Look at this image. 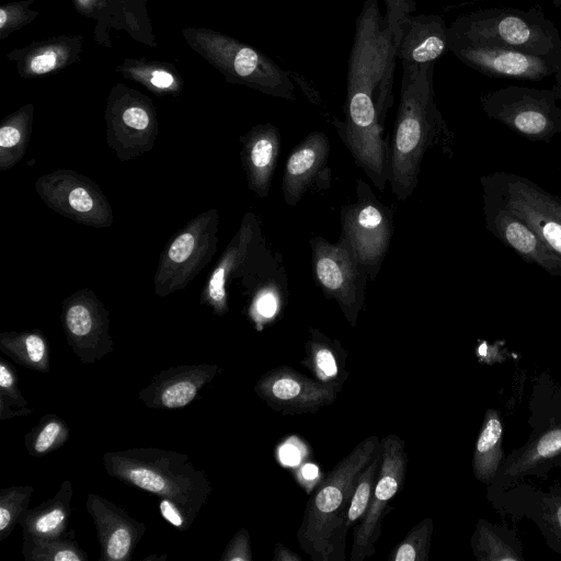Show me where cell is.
Masks as SVG:
<instances>
[{
    "mask_svg": "<svg viewBox=\"0 0 561 561\" xmlns=\"http://www.w3.org/2000/svg\"><path fill=\"white\" fill-rule=\"evenodd\" d=\"M221 561H251L252 552L250 536L247 529L242 528L232 537L227 545Z\"/></svg>",
    "mask_w": 561,
    "mask_h": 561,
    "instance_id": "obj_36",
    "label": "cell"
},
{
    "mask_svg": "<svg viewBox=\"0 0 561 561\" xmlns=\"http://www.w3.org/2000/svg\"><path fill=\"white\" fill-rule=\"evenodd\" d=\"M396 47L402 65L436 62L449 49L448 26L437 14H408L400 22Z\"/></svg>",
    "mask_w": 561,
    "mask_h": 561,
    "instance_id": "obj_18",
    "label": "cell"
},
{
    "mask_svg": "<svg viewBox=\"0 0 561 561\" xmlns=\"http://www.w3.org/2000/svg\"><path fill=\"white\" fill-rule=\"evenodd\" d=\"M449 50L481 72L519 80H541L557 73L561 67V56H538L506 47L450 45Z\"/></svg>",
    "mask_w": 561,
    "mask_h": 561,
    "instance_id": "obj_13",
    "label": "cell"
},
{
    "mask_svg": "<svg viewBox=\"0 0 561 561\" xmlns=\"http://www.w3.org/2000/svg\"><path fill=\"white\" fill-rule=\"evenodd\" d=\"M380 447L378 436L359 442L309 497L297 540L312 561H344V524L357 477Z\"/></svg>",
    "mask_w": 561,
    "mask_h": 561,
    "instance_id": "obj_3",
    "label": "cell"
},
{
    "mask_svg": "<svg viewBox=\"0 0 561 561\" xmlns=\"http://www.w3.org/2000/svg\"><path fill=\"white\" fill-rule=\"evenodd\" d=\"M69 204L75 210L85 213L92 208L93 201L84 188L76 187L69 194Z\"/></svg>",
    "mask_w": 561,
    "mask_h": 561,
    "instance_id": "obj_40",
    "label": "cell"
},
{
    "mask_svg": "<svg viewBox=\"0 0 561 561\" xmlns=\"http://www.w3.org/2000/svg\"><path fill=\"white\" fill-rule=\"evenodd\" d=\"M330 148L324 133L311 131L291 150L282 180L283 197L288 206H296L322 173L328 171Z\"/></svg>",
    "mask_w": 561,
    "mask_h": 561,
    "instance_id": "obj_17",
    "label": "cell"
},
{
    "mask_svg": "<svg viewBox=\"0 0 561 561\" xmlns=\"http://www.w3.org/2000/svg\"><path fill=\"white\" fill-rule=\"evenodd\" d=\"M561 451V426L545 433L522 457L516 460L510 472H522L539 461L553 457Z\"/></svg>",
    "mask_w": 561,
    "mask_h": 561,
    "instance_id": "obj_33",
    "label": "cell"
},
{
    "mask_svg": "<svg viewBox=\"0 0 561 561\" xmlns=\"http://www.w3.org/2000/svg\"><path fill=\"white\" fill-rule=\"evenodd\" d=\"M381 462L370 504L354 526L351 561H364L376 552L389 502L400 491L408 470L404 442L394 434L381 438Z\"/></svg>",
    "mask_w": 561,
    "mask_h": 561,
    "instance_id": "obj_11",
    "label": "cell"
},
{
    "mask_svg": "<svg viewBox=\"0 0 561 561\" xmlns=\"http://www.w3.org/2000/svg\"><path fill=\"white\" fill-rule=\"evenodd\" d=\"M218 371L216 365H182L162 370L138 393L152 409H179L191 403Z\"/></svg>",
    "mask_w": 561,
    "mask_h": 561,
    "instance_id": "obj_16",
    "label": "cell"
},
{
    "mask_svg": "<svg viewBox=\"0 0 561 561\" xmlns=\"http://www.w3.org/2000/svg\"><path fill=\"white\" fill-rule=\"evenodd\" d=\"M22 553L26 561H85L88 554L73 537H33L23 535Z\"/></svg>",
    "mask_w": 561,
    "mask_h": 561,
    "instance_id": "obj_25",
    "label": "cell"
},
{
    "mask_svg": "<svg viewBox=\"0 0 561 561\" xmlns=\"http://www.w3.org/2000/svg\"><path fill=\"white\" fill-rule=\"evenodd\" d=\"M87 511L96 529L100 561H127L144 536L146 526L124 508L99 494L87 497Z\"/></svg>",
    "mask_w": 561,
    "mask_h": 561,
    "instance_id": "obj_15",
    "label": "cell"
},
{
    "mask_svg": "<svg viewBox=\"0 0 561 561\" xmlns=\"http://www.w3.org/2000/svg\"><path fill=\"white\" fill-rule=\"evenodd\" d=\"M114 71L156 93H176L183 84L180 72L168 61L124 58L114 67Z\"/></svg>",
    "mask_w": 561,
    "mask_h": 561,
    "instance_id": "obj_23",
    "label": "cell"
},
{
    "mask_svg": "<svg viewBox=\"0 0 561 561\" xmlns=\"http://www.w3.org/2000/svg\"><path fill=\"white\" fill-rule=\"evenodd\" d=\"M490 45L538 56H561L556 27L536 13L488 9L457 18L448 26V46Z\"/></svg>",
    "mask_w": 561,
    "mask_h": 561,
    "instance_id": "obj_6",
    "label": "cell"
},
{
    "mask_svg": "<svg viewBox=\"0 0 561 561\" xmlns=\"http://www.w3.org/2000/svg\"><path fill=\"white\" fill-rule=\"evenodd\" d=\"M557 89L510 85L481 96L484 113L533 141H549L561 134Z\"/></svg>",
    "mask_w": 561,
    "mask_h": 561,
    "instance_id": "obj_7",
    "label": "cell"
},
{
    "mask_svg": "<svg viewBox=\"0 0 561 561\" xmlns=\"http://www.w3.org/2000/svg\"><path fill=\"white\" fill-rule=\"evenodd\" d=\"M186 44L228 82L243 84L262 93L293 101L295 85L288 73L254 47L208 28H182Z\"/></svg>",
    "mask_w": 561,
    "mask_h": 561,
    "instance_id": "obj_5",
    "label": "cell"
},
{
    "mask_svg": "<svg viewBox=\"0 0 561 561\" xmlns=\"http://www.w3.org/2000/svg\"><path fill=\"white\" fill-rule=\"evenodd\" d=\"M556 89L558 91H561V67H560V69L557 72V85H556Z\"/></svg>",
    "mask_w": 561,
    "mask_h": 561,
    "instance_id": "obj_44",
    "label": "cell"
},
{
    "mask_svg": "<svg viewBox=\"0 0 561 561\" xmlns=\"http://www.w3.org/2000/svg\"><path fill=\"white\" fill-rule=\"evenodd\" d=\"M341 383L317 380L290 367L274 368L255 383L254 391L270 408L286 415L316 413L336 398Z\"/></svg>",
    "mask_w": 561,
    "mask_h": 561,
    "instance_id": "obj_12",
    "label": "cell"
},
{
    "mask_svg": "<svg viewBox=\"0 0 561 561\" xmlns=\"http://www.w3.org/2000/svg\"><path fill=\"white\" fill-rule=\"evenodd\" d=\"M225 277L226 271L225 267H217L209 280V296L215 302H222L226 296L225 290Z\"/></svg>",
    "mask_w": 561,
    "mask_h": 561,
    "instance_id": "obj_39",
    "label": "cell"
},
{
    "mask_svg": "<svg viewBox=\"0 0 561 561\" xmlns=\"http://www.w3.org/2000/svg\"><path fill=\"white\" fill-rule=\"evenodd\" d=\"M27 401L18 387V376L5 359L0 362V420L21 415L11 407L26 409Z\"/></svg>",
    "mask_w": 561,
    "mask_h": 561,
    "instance_id": "obj_32",
    "label": "cell"
},
{
    "mask_svg": "<svg viewBox=\"0 0 561 561\" xmlns=\"http://www.w3.org/2000/svg\"><path fill=\"white\" fill-rule=\"evenodd\" d=\"M94 21L93 37L101 46L112 48V35L117 32L140 44L158 46L147 0H102Z\"/></svg>",
    "mask_w": 561,
    "mask_h": 561,
    "instance_id": "obj_20",
    "label": "cell"
},
{
    "mask_svg": "<svg viewBox=\"0 0 561 561\" xmlns=\"http://www.w3.org/2000/svg\"><path fill=\"white\" fill-rule=\"evenodd\" d=\"M483 194L526 220L561 259V198L531 180L496 171L481 178Z\"/></svg>",
    "mask_w": 561,
    "mask_h": 561,
    "instance_id": "obj_9",
    "label": "cell"
},
{
    "mask_svg": "<svg viewBox=\"0 0 561 561\" xmlns=\"http://www.w3.org/2000/svg\"><path fill=\"white\" fill-rule=\"evenodd\" d=\"M479 546L485 553L483 559L488 560H518L520 559L515 552L493 533L485 527H481Z\"/></svg>",
    "mask_w": 561,
    "mask_h": 561,
    "instance_id": "obj_35",
    "label": "cell"
},
{
    "mask_svg": "<svg viewBox=\"0 0 561 561\" xmlns=\"http://www.w3.org/2000/svg\"><path fill=\"white\" fill-rule=\"evenodd\" d=\"M273 561H301V558L282 545L280 542L275 545Z\"/></svg>",
    "mask_w": 561,
    "mask_h": 561,
    "instance_id": "obj_43",
    "label": "cell"
},
{
    "mask_svg": "<svg viewBox=\"0 0 561 561\" xmlns=\"http://www.w3.org/2000/svg\"><path fill=\"white\" fill-rule=\"evenodd\" d=\"M65 421L54 414L43 416L25 436V447L32 456H44L60 447L69 437Z\"/></svg>",
    "mask_w": 561,
    "mask_h": 561,
    "instance_id": "obj_28",
    "label": "cell"
},
{
    "mask_svg": "<svg viewBox=\"0 0 561 561\" xmlns=\"http://www.w3.org/2000/svg\"><path fill=\"white\" fill-rule=\"evenodd\" d=\"M82 51V35H58L15 48L7 54V59L15 65L20 76L32 79L80 61Z\"/></svg>",
    "mask_w": 561,
    "mask_h": 561,
    "instance_id": "obj_19",
    "label": "cell"
},
{
    "mask_svg": "<svg viewBox=\"0 0 561 561\" xmlns=\"http://www.w3.org/2000/svg\"><path fill=\"white\" fill-rule=\"evenodd\" d=\"M309 244L316 283L325 298L336 301L348 323L355 327L366 298L368 274L365 267L343 236L334 243L316 237Z\"/></svg>",
    "mask_w": 561,
    "mask_h": 561,
    "instance_id": "obj_8",
    "label": "cell"
},
{
    "mask_svg": "<svg viewBox=\"0 0 561 561\" xmlns=\"http://www.w3.org/2000/svg\"><path fill=\"white\" fill-rule=\"evenodd\" d=\"M557 520L561 528V506L558 508V512H557Z\"/></svg>",
    "mask_w": 561,
    "mask_h": 561,
    "instance_id": "obj_45",
    "label": "cell"
},
{
    "mask_svg": "<svg viewBox=\"0 0 561 561\" xmlns=\"http://www.w3.org/2000/svg\"><path fill=\"white\" fill-rule=\"evenodd\" d=\"M341 227L368 277L376 279L393 234V214L366 182L357 181L356 201L342 207Z\"/></svg>",
    "mask_w": 561,
    "mask_h": 561,
    "instance_id": "obj_10",
    "label": "cell"
},
{
    "mask_svg": "<svg viewBox=\"0 0 561 561\" xmlns=\"http://www.w3.org/2000/svg\"><path fill=\"white\" fill-rule=\"evenodd\" d=\"M397 47L379 0H365L355 22L346 75L345 121L336 129L355 163L376 188L388 182V145L382 138L393 103Z\"/></svg>",
    "mask_w": 561,
    "mask_h": 561,
    "instance_id": "obj_1",
    "label": "cell"
},
{
    "mask_svg": "<svg viewBox=\"0 0 561 561\" xmlns=\"http://www.w3.org/2000/svg\"><path fill=\"white\" fill-rule=\"evenodd\" d=\"M503 427L500 415L489 410L476 443L473 472L482 482H490L495 476L502 457Z\"/></svg>",
    "mask_w": 561,
    "mask_h": 561,
    "instance_id": "obj_24",
    "label": "cell"
},
{
    "mask_svg": "<svg viewBox=\"0 0 561 561\" xmlns=\"http://www.w3.org/2000/svg\"><path fill=\"white\" fill-rule=\"evenodd\" d=\"M35 0L11 1L0 5V39L35 21L39 12L31 9Z\"/></svg>",
    "mask_w": 561,
    "mask_h": 561,
    "instance_id": "obj_34",
    "label": "cell"
},
{
    "mask_svg": "<svg viewBox=\"0 0 561 561\" xmlns=\"http://www.w3.org/2000/svg\"><path fill=\"white\" fill-rule=\"evenodd\" d=\"M432 533V519L430 517L422 519L414 525L405 535L404 539L398 543L392 553L388 557V560L426 561L428 558Z\"/></svg>",
    "mask_w": 561,
    "mask_h": 561,
    "instance_id": "obj_30",
    "label": "cell"
},
{
    "mask_svg": "<svg viewBox=\"0 0 561 561\" xmlns=\"http://www.w3.org/2000/svg\"><path fill=\"white\" fill-rule=\"evenodd\" d=\"M380 462L381 443L373 459L357 477L344 524V534L346 536L350 528L356 526L362 520L370 504Z\"/></svg>",
    "mask_w": 561,
    "mask_h": 561,
    "instance_id": "obj_27",
    "label": "cell"
},
{
    "mask_svg": "<svg viewBox=\"0 0 561 561\" xmlns=\"http://www.w3.org/2000/svg\"><path fill=\"white\" fill-rule=\"evenodd\" d=\"M434 68L435 62L402 65L400 102L388 146V182L399 201L416 188L427 149L450 136L435 103Z\"/></svg>",
    "mask_w": 561,
    "mask_h": 561,
    "instance_id": "obj_2",
    "label": "cell"
},
{
    "mask_svg": "<svg viewBox=\"0 0 561 561\" xmlns=\"http://www.w3.org/2000/svg\"><path fill=\"white\" fill-rule=\"evenodd\" d=\"M558 91V90H557ZM558 94H559V101L561 103V91H558Z\"/></svg>",
    "mask_w": 561,
    "mask_h": 561,
    "instance_id": "obj_46",
    "label": "cell"
},
{
    "mask_svg": "<svg viewBox=\"0 0 561 561\" xmlns=\"http://www.w3.org/2000/svg\"><path fill=\"white\" fill-rule=\"evenodd\" d=\"M159 510L162 517L179 530H186L192 525L184 511L169 499H160Z\"/></svg>",
    "mask_w": 561,
    "mask_h": 561,
    "instance_id": "obj_37",
    "label": "cell"
},
{
    "mask_svg": "<svg viewBox=\"0 0 561 561\" xmlns=\"http://www.w3.org/2000/svg\"><path fill=\"white\" fill-rule=\"evenodd\" d=\"M21 139L20 130L12 125H5L0 129V146L9 148L15 146Z\"/></svg>",
    "mask_w": 561,
    "mask_h": 561,
    "instance_id": "obj_42",
    "label": "cell"
},
{
    "mask_svg": "<svg viewBox=\"0 0 561 561\" xmlns=\"http://www.w3.org/2000/svg\"><path fill=\"white\" fill-rule=\"evenodd\" d=\"M33 493L32 485L10 486L0 491V541L11 535Z\"/></svg>",
    "mask_w": 561,
    "mask_h": 561,
    "instance_id": "obj_31",
    "label": "cell"
},
{
    "mask_svg": "<svg viewBox=\"0 0 561 561\" xmlns=\"http://www.w3.org/2000/svg\"><path fill=\"white\" fill-rule=\"evenodd\" d=\"M194 249V237L192 233L179 236L170 247L169 257L175 263L184 262Z\"/></svg>",
    "mask_w": 561,
    "mask_h": 561,
    "instance_id": "obj_38",
    "label": "cell"
},
{
    "mask_svg": "<svg viewBox=\"0 0 561 561\" xmlns=\"http://www.w3.org/2000/svg\"><path fill=\"white\" fill-rule=\"evenodd\" d=\"M101 2L102 0H73L76 11L92 20L95 19Z\"/></svg>",
    "mask_w": 561,
    "mask_h": 561,
    "instance_id": "obj_41",
    "label": "cell"
},
{
    "mask_svg": "<svg viewBox=\"0 0 561 561\" xmlns=\"http://www.w3.org/2000/svg\"><path fill=\"white\" fill-rule=\"evenodd\" d=\"M72 484L65 481L57 493L32 510H24L19 518L23 535L59 537L66 531L71 516Z\"/></svg>",
    "mask_w": 561,
    "mask_h": 561,
    "instance_id": "obj_21",
    "label": "cell"
},
{
    "mask_svg": "<svg viewBox=\"0 0 561 561\" xmlns=\"http://www.w3.org/2000/svg\"><path fill=\"white\" fill-rule=\"evenodd\" d=\"M486 229L518 256L561 277V259L543 242L536 230L511 209L482 194Z\"/></svg>",
    "mask_w": 561,
    "mask_h": 561,
    "instance_id": "obj_14",
    "label": "cell"
},
{
    "mask_svg": "<svg viewBox=\"0 0 561 561\" xmlns=\"http://www.w3.org/2000/svg\"><path fill=\"white\" fill-rule=\"evenodd\" d=\"M2 351L18 364L41 373L49 371V355L44 337L28 333L20 339L2 340Z\"/></svg>",
    "mask_w": 561,
    "mask_h": 561,
    "instance_id": "obj_26",
    "label": "cell"
},
{
    "mask_svg": "<svg viewBox=\"0 0 561 561\" xmlns=\"http://www.w3.org/2000/svg\"><path fill=\"white\" fill-rule=\"evenodd\" d=\"M310 332V340L306 344L307 362H310L307 366L321 381H336L331 378H335L339 373L337 351L321 332L316 329Z\"/></svg>",
    "mask_w": 561,
    "mask_h": 561,
    "instance_id": "obj_29",
    "label": "cell"
},
{
    "mask_svg": "<svg viewBox=\"0 0 561 561\" xmlns=\"http://www.w3.org/2000/svg\"><path fill=\"white\" fill-rule=\"evenodd\" d=\"M280 149V134L273 124L256 126L251 133L248 163L251 187L261 197L270 191Z\"/></svg>",
    "mask_w": 561,
    "mask_h": 561,
    "instance_id": "obj_22",
    "label": "cell"
},
{
    "mask_svg": "<svg viewBox=\"0 0 561 561\" xmlns=\"http://www.w3.org/2000/svg\"><path fill=\"white\" fill-rule=\"evenodd\" d=\"M103 463L116 480L173 501L192 523L211 492L207 476L175 451L135 447L104 454Z\"/></svg>",
    "mask_w": 561,
    "mask_h": 561,
    "instance_id": "obj_4",
    "label": "cell"
}]
</instances>
